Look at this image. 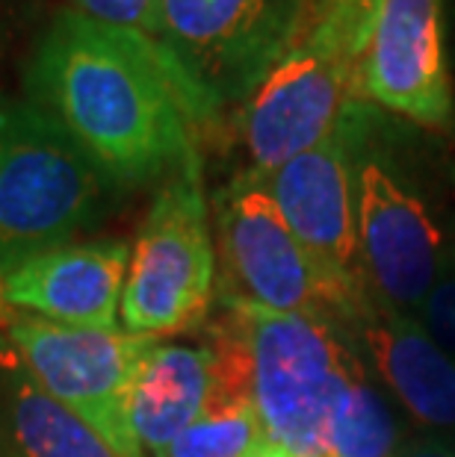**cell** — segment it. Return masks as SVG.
Segmentation results:
<instances>
[{
    "instance_id": "obj_1",
    "label": "cell",
    "mask_w": 455,
    "mask_h": 457,
    "mask_svg": "<svg viewBox=\"0 0 455 457\" xmlns=\"http://www.w3.org/2000/svg\"><path fill=\"white\" fill-rule=\"evenodd\" d=\"M24 98L80 148L115 189L172 178L216 124L157 38L60 9L24 65Z\"/></svg>"
},
{
    "instance_id": "obj_2",
    "label": "cell",
    "mask_w": 455,
    "mask_h": 457,
    "mask_svg": "<svg viewBox=\"0 0 455 457\" xmlns=\"http://www.w3.org/2000/svg\"><path fill=\"white\" fill-rule=\"evenodd\" d=\"M343 124L367 287L382 307L417 316L455 254V157L438 130L364 98Z\"/></svg>"
},
{
    "instance_id": "obj_3",
    "label": "cell",
    "mask_w": 455,
    "mask_h": 457,
    "mask_svg": "<svg viewBox=\"0 0 455 457\" xmlns=\"http://www.w3.org/2000/svg\"><path fill=\"white\" fill-rule=\"evenodd\" d=\"M113 192L45 112L0 95V278L89 233Z\"/></svg>"
},
{
    "instance_id": "obj_4",
    "label": "cell",
    "mask_w": 455,
    "mask_h": 457,
    "mask_svg": "<svg viewBox=\"0 0 455 457\" xmlns=\"http://www.w3.org/2000/svg\"><path fill=\"white\" fill-rule=\"evenodd\" d=\"M231 304L246 322L266 445L290 457H328V428L355 375L367 369L355 337L323 319Z\"/></svg>"
},
{
    "instance_id": "obj_5",
    "label": "cell",
    "mask_w": 455,
    "mask_h": 457,
    "mask_svg": "<svg viewBox=\"0 0 455 457\" xmlns=\"http://www.w3.org/2000/svg\"><path fill=\"white\" fill-rule=\"evenodd\" d=\"M216 239L201 183V157H192L160 183L131 245L122 295V330L172 337L198 328L216 298Z\"/></svg>"
},
{
    "instance_id": "obj_6",
    "label": "cell",
    "mask_w": 455,
    "mask_h": 457,
    "mask_svg": "<svg viewBox=\"0 0 455 457\" xmlns=\"http://www.w3.org/2000/svg\"><path fill=\"white\" fill-rule=\"evenodd\" d=\"M222 301L299 313L350 330L367 307L337 289L281 216L266 183L234 171L213 195Z\"/></svg>"
},
{
    "instance_id": "obj_7",
    "label": "cell",
    "mask_w": 455,
    "mask_h": 457,
    "mask_svg": "<svg viewBox=\"0 0 455 457\" xmlns=\"http://www.w3.org/2000/svg\"><path fill=\"white\" fill-rule=\"evenodd\" d=\"M361 98V60L325 30H302L264 83L234 110L246 174L266 180L311 151Z\"/></svg>"
},
{
    "instance_id": "obj_8",
    "label": "cell",
    "mask_w": 455,
    "mask_h": 457,
    "mask_svg": "<svg viewBox=\"0 0 455 457\" xmlns=\"http://www.w3.org/2000/svg\"><path fill=\"white\" fill-rule=\"evenodd\" d=\"M308 0H160L172 60L213 119L243 104L293 47Z\"/></svg>"
},
{
    "instance_id": "obj_9",
    "label": "cell",
    "mask_w": 455,
    "mask_h": 457,
    "mask_svg": "<svg viewBox=\"0 0 455 457\" xmlns=\"http://www.w3.org/2000/svg\"><path fill=\"white\" fill-rule=\"evenodd\" d=\"M4 330L56 402L89 425L119 457H145L133 434L131 402L154 337L21 316L6 319Z\"/></svg>"
},
{
    "instance_id": "obj_10",
    "label": "cell",
    "mask_w": 455,
    "mask_h": 457,
    "mask_svg": "<svg viewBox=\"0 0 455 457\" xmlns=\"http://www.w3.org/2000/svg\"><path fill=\"white\" fill-rule=\"evenodd\" d=\"M361 98L426 130L452 128L447 0H382L361 60Z\"/></svg>"
},
{
    "instance_id": "obj_11",
    "label": "cell",
    "mask_w": 455,
    "mask_h": 457,
    "mask_svg": "<svg viewBox=\"0 0 455 457\" xmlns=\"http://www.w3.org/2000/svg\"><path fill=\"white\" fill-rule=\"evenodd\" d=\"M264 183L290 230L296 233V239L325 271L328 280L358 307H370L375 298L370 295L364 278L350 133H346L343 119L323 142L284 162Z\"/></svg>"
},
{
    "instance_id": "obj_12",
    "label": "cell",
    "mask_w": 455,
    "mask_h": 457,
    "mask_svg": "<svg viewBox=\"0 0 455 457\" xmlns=\"http://www.w3.org/2000/svg\"><path fill=\"white\" fill-rule=\"evenodd\" d=\"M131 266L124 239H86L21 262L0 278L4 322L13 316L72 328L119 330Z\"/></svg>"
},
{
    "instance_id": "obj_13",
    "label": "cell",
    "mask_w": 455,
    "mask_h": 457,
    "mask_svg": "<svg viewBox=\"0 0 455 457\" xmlns=\"http://www.w3.org/2000/svg\"><path fill=\"white\" fill-rule=\"evenodd\" d=\"M352 337L387 395L420 434L455 440V360L429 337L417 316L373 301Z\"/></svg>"
},
{
    "instance_id": "obj_14",
    "label": "cell",
    "mask_w": 455,
    "mask_h": 457,
    "mask_svg": "<svg viewBox=\"0 0 455 457\" xmlns=\"http://www.w3.org/2000/svg\"><path fill=\"white\" fill-rule=\"evenodd\" d=\"M0 457H119L38 384L0 328Z\"/></svg>"
},
{
    "instance_id": "obj_15",
    "label": "cell",
    "mask_w": 455,
    "mask_h": 457,
    "mask_svg": "<svg viewBox=\"0 0 455 457\" xmlns=\"http://www.w3.org/2000/svg\"><path fill=\"white\" fill-rule=\"evenodd\" d=\"M213 390L207 343L154 339L133 384L131 422L145 457H163L172 443L205 413Z\"/></svg>"
},
{
    "instance_id": "obj_16",
    "label": "cell",
    "mask_w": 455,
    "mask_h": 457,
    "mask_svg": "<svg viewBox=\"0 0 455 457\" xmlns=\"http://www.w3.org/2000/svg\"><path fill=\"white\" fill-rule=\"evenodd\" d=\"M255 390L213 381L205 413L169 445L163 457H249L264 449Z\"/></svg>"
},
{
    "instance_id": "obj_17",
    "label": "cell",
    "mask_w": 455,
    "mask_h": 457,
    "mask_svg": "<svg viewBox=\"0 0 455 457\" xmlns=\"http://www.w3.org/2000/svg\"><path fill=\"white\" fill-rule=\"evenodd\" d=\"M402 443L391 395L379 390V378L367 366L355 375L328 428V457H396Z\"/></svg>"
},
{
    "instance_id": "obj_18",
    "label": "cell",
    "mask_w": 455,
    "mask_h": 457,
    "mask_svg": "<svg viewBox=\"0 0 455 457\" xmlns=\"http://www.w3.org/2000/svg\"><path fill=\"white\" fill-rule=\"evenodd\" d=\"M379 9L382 0H308L302 30L332 33L350 47L358 60H364Z\"/></svg>"
},
{
    "instance_id": "obj_19",
    "label": "cell",
    "mask_w": 455,
    "mask_h": 457,
    "mask_svg": "<svg viewBox=\"0 0 455 457\" xmlns=\"http://www.w3.org/2000/svg\"><path fill=\"white\" fill-rule=\"evenodd\" d=\"M69 9L89 15L95 21L128 27V30L151 36L157 42L163 36L160 0H69Z\"/></svg>"
},
{
    "instance_id": "obj_20",
    "label": "cell",
    "mask_w": 455,
    "mask_h": 457,
    "mask_svg": "<svg viewBox=\"0 0 455 457\" xmlns=\"http://www.w3.org/2000/svg\"><path fill=\"white\" fill-rule=\"evenodd\" d=\"M417 319L429 330L434 343L455 360V254L441 269L438 280H434V287L423 301Z\"/></svg>"
},
{
    "instance_id": "obj_21",
    "label": "cell",
    "mask_w": 455,
    "mask_h": 457,
    "mask_svg": "<svg viewBox=\"0 0 455 457\" xmlns=\"http://www.w3.org/2000/svg\"><path fill=\"white\" fill-rule=\"evenodd\" d=\"M396 457H455V440L447 436H432V434H414L405 436L402 449Z\"/></svg>"
},
{
    "instance_id": "obj_22",
    "label": "cell",
    "mask_w": 455,
    "mask_h": 457,
    "mask_svg": "<svg viewBox=\"0 0 455 457\" xmlns=\"http://www.w3.org/2000/svg\"><path fill=\"white\" fill-rule=\"evenodd\" d=\"M447 33H450V47L455 54V0H447Z\"/></svg>"
},
{
    "instance_id": "obj_23",
    "label": "cell",
    "mask_w": 455,
    "mask_h": 457,
    "mask_svg": "<svg viewBox=\"0 0 455 457\" xmlns=\"http://www.w3.org/2000/svg\"><path fill=\"white\" fill-rule=\"evenodd\" d=\"M249 457H290V454H284V452H278V449H273V445H264V449L251 452Z\"/></svg>"
},
{
    "instance_id": "obj_24",
    "label": "cell",
    "mask_w": 455,
    "mask_h": 457,
    "mask_svg": "<svg viewBox=\"0 0 455 457\" xmlns=\"http://www.w3.org/2000/svg\"><path fill=\"white\" fill-rule=\"evenodd\" d=\"M0 322H4V310H0Z\"/></svg>"
}]
</instances>
